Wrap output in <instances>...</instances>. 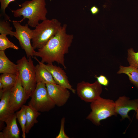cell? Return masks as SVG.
<instances>
[{
	"mask_svg": "<svg viewBox=\"0 0 138 138\" xmlns=\"http://www.w3.org/2000/svg\"><path fill=\"white\" fill-rule=\"evenodd\" d=\"M67 25L64 24L57 33L42 47L36 51L33 56L40 57L43 63L56 62L67 68L65 64L64 55L68 53L74 38L72 34L66 32Z\"/></svg>",
	"mask_w": 138,
	"mask_h": 138,
	"instance_id": "1",
	"label": "cell"
},
{
	"mask_svg": "<svg viewBox=\"0 0 138 138\" xmlns=\"http://www.w3.org/2000/svg\"><path fill=\"white\" fill-rule=\"evenodd\" d=\"M13 24L16 29L15 37L19 41L21 48L24 49L27 57H33L36 52L31 43L33 36V30L28 27L27 24L21 25L19 21H13Z\"/></svg>",
	"mask_w": 138,
	"mask_h": 138,
	"instance_id": "7",
	"label": "cell"
},
{
	"mask_svg": "<svg viewBox=\"0 0 138 138\" xmlns=\"http://www.w3.org/2000/svg\"><path fill=\"white\" fill-rule=\"evenodd\" d=\"M29 98L22 85L18 72L16 82L10 93L9 104L11 113H15L20 109Z\"/></svg>",
	"mask_w": 138,
	"mask_h": 138,
	"instance_id": "9",
	"label": "cell"
},
{
	"mask_svg": "<svg viewBox=\"0 0 138 138\" xmlns=\"http://www.w3.org/2000/svg\"><path fill=\"white\" fill-rule=\"evenodd\" d=\"M12 88L4 90L0 96V121L1 122H4L6 119L12 113L10 111L9 104Z\"/></svg>",
	"mask_w": 138,
	"mask_h": 138,
	"instance_id": "14",
	"label": "cell"
},
{
	"mask_svg": "<svg viewBox=\"0 0 138 138\" xmlns=\"http://www.w3.org/2000/svg\"><path fill=\"white\" fill-rule=\"evenodd\" d=\"M95 77L97 78L98 82L101 85L107 86L108 85L109 80L105 76L103 75H100L98 76H95Z\"/></svg>",
	"mask_w": 138,
	"mask_h": 138,
	"instance_id": "26",
	"label": "cell"
},
{
	"mask_svg": "<svg viewBox=\"0 0 138 138\" xmlns=\"http://www.w3.org/2000/svg\"><path fill=\"white\" fill-rule=\"evenodd\" d=\"M127 60L130 66L138 70V52H134L132 48L128 49Z\"/></svg>",
	"mask_w": 138,
	"mask_h": 138,
	"instance_id": "23",
	"label": "cell"
},
{
	"mask_svg": "<svg viewBox=\"0 0 138 138\" xmlns=\"http://www.w3.org/2000/svg\"><path fill=\"white\" fill-rule=\"evenodd\" d=\"M90 11L93 15H95L97 14L99 11V8L95 6H92L90 9Z\"/></svg>",
	"mask_w": 138,
	"mask_h": 138,
	"instance_id": "27",
	"label": "cell"
},
{
	"mask_svg": "<svg viewBox=\"0 0 138 138\" xmlns=\"http://www.w3.org/2000/svg\"><path fill=\"white\" fill-rule=\"evenodd\" d=\"M45 84L49 96L55 105L61 107L65 105L70 96L68 89L56 84L47 83Z\"/></svg>",
	"mask_w": 138,
	"mask_h": 138,
	"instance_id": "11",
	"label": "cell"
},
{
	"mask_svg": "<svg viewBox=\"0 0 138 138\" xmlns=\"http://www.w3.org/2000/svg\"><path fill=\"white\" fill-rule=\"evenodd\" d=\"M0 73L16 75L18 73L17 64L9 59L5 54V50H0Z\"/></svg>",
	"mask_w": 138,
	"mask_h": 138,
	"instance_id": "15",
	"label": "cell"
},
{
	"mask_svg": "<svg viewBox=\"0 0 138 138\" xmlns=\"http://www.w3.org/2000/svg\"><path fill=\"white\" fill-rule=\"evenodd\" d=\"M26 123L25 128L26 134L28 133L34 124L38 122L37 119L41 113L31 105H25Z\"/></svg>",
	"mask_w": 138,
	"mask_h": 138,
	"instance_id": "16",
	"label": "cell"
},
{
	"mask_svg": "<svg viewBox=\"0 0 138 138\" xmlns=\"http://www.w3.org/2000/svg\"><path fill=\"white\" fill-rule=\"evenodd\" d=\"M76 90L77 95L82 100L91 102L100 97L102 88L97 80L91 83L83 81L77 84Z\"/></svg>",
	"mask_w": 138,
	"mask_h": 138,
	"instance_id": "8",
	"label": "cell"
},
{
	"mask_svg": "<svg viewBox=\"0 0 138 138\" xmlns=\"http://www.w3.org/2000/svg\"><path fill=\"white\" fill-rule=\"evenodd\" d=\"M30 97L31 99L28 104L39 112H48L55 106L49 97L46 84L44 83H37L36 88Z\"/></svg>",
	"mask_w": 138,
	"mask_h": 138,
	"instance_id": "6",
	"label": "cell"
},
{
	"mask_svg": "<svg viewBox=\"0 0 138 138\" xmlns=\"http://www.w3.org/2000/svg\"><path fill=\"white\" fill-rule=\"evenodd\" d=\"M117 73L126 74L130 82L138 89V70L130 66H124L120 65Z\"/></svg>",
	"mask_w": 138,
	"mask_h": 138,
	"instance_id": "18",
	"label": "cell"
},
{
	"mask_svg": "<svg viewBox=\"0 0 138 138\" xmlns=\"http://www.w3.org/2000/svg\"><path fill=\"white\" fill-rule=\"evenodd\" d=\"M91 111L86 119L90 120L94 124L100 125V121L117 114L115 109V102L110 99L100 97L91 102Z\"/></svg>",
	"mask_w": 138,
	"mask_h": 138,
	"instance_id": "5",
	"label": "cell"
},
{
	"mask_svg": "<svg viewBox=\"0 0 138 138\" xmlns=\"http://www.w3.org/2000/svg\"><path fill=\"white\" fill-rule=\"evenodd\" d=\"M18 74L16 75L3 73L1 75L0 81L2 83L3 90L11 88L13 87L16 82Z\"/></svg>",
	"mask_w": 138,
	"mask_h": 138,
	"instance_id": "19",
	"label": "cell"
},
{
	"mask_svg": "<svg viewBox=\"0 0 138 138\" xmlns=\"http://www.w3.org/2000/svg\"><path fill=\"white\" fill-rule=\"evenodd\" d=\"M27 59L24 56L16 63L19 76L22 85L28 96L29 97L35 89L37 84L35 66L32 57Z\"/></svg>",
	"mask_w": 138,
	"mask_h": 138,
	"instance_id": "4",
	"label": "cell"
},
{
	"mask_svg": "<svg viewBox=\"0 0 138 138\" xmlns=\"http://www.w3.org/2000/svg\"><path fill=\"white\" fill-rule=\"evenodd\" d=\"M9 48L17 50L19 49L17 46L8 40L6 35L1 34L0 35V50H5Z\"/></svg>",
	"mask_w": 138,
	"mask_h": 138,
	"instance_id": "22",
	"label": "cell"
},
{
	"mask_svg": "<svg viewBox=\"0 0 138 138\" xmlns=\"http://www.w3.org/2000/svg\"><path fill=\"white\" fill-rule=\"evenodd\" d=\"M46 5L45 0L27 1L20 5L21 8L12 10L11 12L15 17H23L22 19L19 21L20 22L28 19V25L35 27L40 20L43 21L47 19L48 11Z\"/></svg>",
	"mask_w": 138,
	"mask_h": 138,
	"instance_id": "2",
	"label": "cell"
},
{
	"mask_svg": "<svg viewBox=\"0 0 138 138\" xmlns=\"http://www.w3.org/2000/svg\"><path fill=\"white\" fill-rule=\"evenodd\" d=\"M17 119L20 124L22 131V137L23 138L26 137L25 128L26 123V108L25 105H24L20 109V110L15 113Z\"/></svg>",
	"mask_w": 138,
	"mask_h": 138,
	"instance_id": "20",
	"label": "cell"
},
{
	"mask_svg": "<svg viewBox=\"0 0 138 138\" xmlns=\"http://www.w3.org/2000/svg\"><path fill=\"white\" fill-rule=\"evenodd\" d=\"M35 69L37 83L56 84L51 74L42 65L37 64Z\"/></svg>",
	"mask_w": 138,
	"mask_h": 138,
	"instance_id": "17",
	"label": "cell"
},
{
	"mask_svg": "<svg viewBox=\"0 0 138 138\" xmlns=\"http://www.w3.org/2000/svg\"><path fill=\"white\" fill-rule=\"evenodd\" d=\"M33 57L39 64L42 65L50 72L56 84L70 90L73 94L76 93V89L72 88L69 83L66 73L62 68L59 66L53 65L52 63L45 64L39 61L36 56Z\"/></svg>",
	"mask_w": 138,
	"mask_h": 138,
	"instance_id": "10",
	"label": "cell"
},
{
	"mask_svg": "<svg viewBox=\"0 0 138 138\" xmlns=\"http://www.w3.org/2000/svg\"><path fill=\"white\" fill-rule=\"evenodd\" d=\"M129 98L125 96L120 97L115 102V111L119 114L122 119H130L128 113L132 110L136 111L138 109V99L130 100Z\"/></svg>",
	"mask_w": 138,
	"mask_h": 138,
	"instance_id": "12",
	"label": "cell"
},
{
	"mask_svg": "<svg viewBox=\"0 0 138 138\" xmlns=\"http://www.w3.org/2000/svg\"><path fill=\"white\" fill-rule=\"evenodd\" d=\"M15 0H0L1 5V15L5 19V20L11 21L9 17L6 14L5 10L8 7L9 4L11 2L14 1Z\"/></svg>",
	"mask_w": 138,
	"mask_h": 138,
	"instance_id": "24",
	"label": "cell"
},
{
	"mask_svg": "<svg viewBox=\"0 0 138 138\" xmlns=\"http://www.w3.org/2000/svg\"><path fill=\"white\" fill-rule=\"evenodd\" d=\"M15 112L11 114L4 120L6 125L0 133V138H19L20 131L16 121Z\"/></svg>",
	"mask_w": 138,
	"mask_h": 138,
	"instance_id": "13",
	"label": "cell"
},
{
	"mask_svg": "<svg viewBox=\"0 0 138 138\" xmlns=\"http://www.w3.org/2000/svg\"><path fill=\"white\" fill-rule=\"evenodd\" d=\"M12 27L9 22L6 20H0V33L5 35H9L11 37L16 36V32L12 31Z\"/></svg>",
	"mask_w": 138,
	"mask_h": 138,
	"instance_id": "21",
	"label": "cell"
},
{
	"mask_svg": "<svg viewBox=\"0 0 138 138\" xmlns=\"http://www.w3.org/2000/svg\"><path fill=\"white\" fill-rule=\"evenodd\" d=\"M136 118L138 120V109L136 111Z\"/></svg>",
	"mask_w": 138,
	"mask_h": 138,
	"instance_id": "28",
	"label": "cell"
},
{
	"mask_svg": "<svg viewBox=\"0 0 138 138\" xmlns=\"http://www.w3.org/2000/svg\"><path fill=\"white\" fill-rule=\"evenodd\" d=\"M61 23L57 19H46L39 23L33 30L32 45L34 49L44 45L57 32L61 27Z\"/></svg>",
	"mask_w": 138,
	"mask_h": 138,
	"instance_id": "3",
	"label": "cell"
},
{
	"mask_svg": "<svg viewBox=\"0 0 138 138\" xmlns=\"http://www.w3.org/2000/svg\"><path fill=\"white\" fill-rule=\"evenodd\" d=\"M65 118L63 117L61 121L60 128L59 134L56 138H69L65 133L64 131Z\"/></svg>",
	"mask_w": 138,
	"mask_h": 138,
	"instance_id": "25",
	"label": "cell"
}]
</instances>
